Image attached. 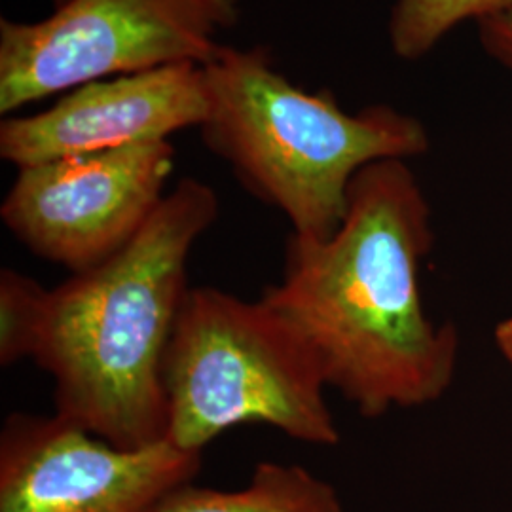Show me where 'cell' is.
I'll list each match as a JSON object with an SVG mask.
<instances>
[{
	"label": "cell",
	"instance_id": "5",
	"mask_svg": "<svg viewBox=\"0 0 512 512\" xmlns=\"http://www.w3.org/2000/svg\"><path fill=\"white\" fill-rule=\"evenodd\" d=\"M239 0H67L40 21L0 19V114L95 80L207 65Z\"/></svg>",
	"mask_w": 512,
	"mask_h": 512
},
{
	"label": "cell",
	"instance_id": "13",
	"mask_svg": "<svg viewBox=\"0 0 512 512\" xmlns=\"http://www.w3.org/2000/svg\"><path fill=\"white\" fill-rule=\"evenodd\" d=\"M495 346L501 351V355L507 359V363L512 366V315L503 319L497 327L494 334Z\"/></svg>",
	"mask_w": 512,
	"mask_h": 512
},
{
	"label": "cell",
	"instance_id": "10",
	"mask_svg": "<svg viewBox=\"0 0 512 512\" xmlns=\"http://www.w3.org/2000/svg\"><path fill=\"white\" fill-rule=\"evenodd\" d=\"M511 0H395L387 37L393 54L418 61L433 52L465 21H478L505 8Z\"/></svg>",
	"mask_w": 512,
	"mask_h": 512
},
{
	"label": "cell",
	"instance_id": "3",
	"mask_svg": "<svg viewBox=\"0 0 512 512\" xmlns=\"http://www.w3.org/2000/svg\"><path fill=\"white\" fill-rule=\"evenodd\" d=\"M203 80V145L298 236L329 239L340 228L363 167L418 158L431 145L416 116L389 105L346 112L327 88L294 86L264 46H222Z\"/></svg>",
	"mask_w": 512,
	"mask_h": 512
},
{
	"label": "cell",
	"instance_id": "7",
	"mask_svg": "<svg viewBox=\"0 0 512 512\" xmlns=\"http://www.w3.org/2000/svg\"><path fill=\"white\" fill-rule=\"evenodd\" d=\"M202 456L165 439L120 448L59 414L14 412L0 431V512H154Z\"/></svg>",
	"mask_w": 512,
	"mask_h": 512
},
{
	"label": "cell",
	"instance_id": "12",
	"mask_svg": "<svg viewBox=\"0 0 512 512\" xmlns=\"http://www.w3.org/2000/svg\"><path fill=\"white\" fill-rule=\"evenodd\" d=\"M482 48L512 74V0L501 10L476 21Z\"/></svg>",
	"mask_w": 512,
	"mask_h": 512
},
{
	"label": "cell",
	"instance_id": "14",
	"mask_svg": "<svg viewBox=\"0 0 512 512\" xmlns=\"http://www.w3.org/2000/svg\"><path fill=\"white\" fill-rule=\"evenodd\" d=\"M54 2V8H57V6H61L63 2H67V0H52Z\"/></svg>",
	"mask_w": 512,
	"mask_h": 512
},
{
	"label": "cell",
	"instance_id": "6",
	"mask_svg": "<svg viewBox=\"0 0 512 512\" xmlns=\"http://www.w3.org/2000/svg\"><path fill=\"white\" fill-rule=\"evenodd\" d=\"M171 141L19 167L0 205L6 230L33 255L84 274L118 255L164 202Z\"/></svg>",
	"mask_w": 512,
	"mask_h": 512
},
{
	"label": "cell",
	"instance_id": "8",
	"mask_svg": "<svg viewBox=\"0 0 512 512\" xmlns=\"http://www.w3.org/2000/svg\"><path fill=\"white\" fill-rule=\"evenodd\" d=\"M207 116L203 67L183 63L88 82L54 107L0 124V158L27 165L131 147L200 128Z\"/></svg>",
	"mask_w": 512,
	"mask_h": 512
},
{
	"label": "cell",
	"instance_id": "11",
	"mask_svg": "<svg viewBox=\"0 0 512 512\" xmlns=\"http://www.w3.org/2000/svg\"><path fill=\"white\" fill-rule=\"evenodd\" d=\"M52 289L14 268L0 270V366L35 359L42 340Z\"/></svg>",
	"mask_w": 512,
	"mask_h": 512
},
{
	"label": "cell",
	"instance_id": "1",
	"mask_svg": "<svg viewBox=\"0 0 512 512\" xmlns=\"http://www.w3.org/2000/svg\"><path fill=\"white\" fill-rule=\"evenodd\" d=\"M431 207L406 160L363 167L329 239L291 234L283 275L260 298L315 351L327 387L368 420L439 401L458 370L452 323L423 308Z\"/></svg>",
	"mask_w": 512,
	"mask_h": 512
},
{
	"label": "cell",
	"instance_id": "2",
	"mask_svg": "<svg viewBox=\"0 0 512 512\" xmlns=\"http://www.w3.org/2000/svg\"><path fill=\"white\" fill-rule=\"evenodd\" d=\"M217 192L184 177L105 264L52 289L35 363L55 414L120 448L165 439L164 359L196 241L219 219Z\"/></svg>",
	"mask_w": 512,
	"mask_h": 512
},
{
	"label": "cell",
	"instance_id": "9",
	"mask_svg": "<svg viewBox=\"0 0 512 512\" xmlns=\"http://www.w3.org/2000/svg\"><path fill=\"white\" fill-rule=\"evenodd\" d=\"M154 512H346L334 486L302 465L258 463L245 486L215 490L188 482Z\"/></svg>",
	"mask_w": 512,
	"mask_h": 512
},
{
	"label": "cell",
	"instance_id": "4",
	"mask_svg": "<svg viewBox=\"0 0 512 512\" xmlns=\"http://www.w3.org/2000/svg\"><path fill=\"white\" fill-rule=\"evenodd\" d=\"M164 391L165 440L184 452L203 454L243 423L302 444L340 442L315 351L262 298L188 289L165 351Z\"/></svg>",
	"mask_w": 512,
	"mask_h": 512
}]
</instances>
